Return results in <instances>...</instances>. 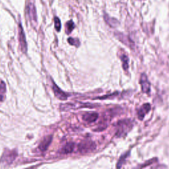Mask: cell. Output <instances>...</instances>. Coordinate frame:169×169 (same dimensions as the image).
<instances>
[{
	"label": "cell",
	"instance_id": "6da1fadb",
	"mask_svg": "<svg viewBox=\"0 0 169 169\" xmlns=\"http://www.w3.org/2000/svg\"><path fill=\"white\" fill-rule=\"evenodd\" d=\"M132 127L133 123L130 119H124L118 121L116 124V136L118 137L125 136L132 129Z\"/></svg>",
	"mask_w": 169,
	"mask_h": 169
},
{
	"label": "cell",
	"instance_id": "7a4b0ae2",
	"mask_svg": "<svg viewBox=\"0 0 169 169\" xmlns=\"http://www.w3.org/2000/svg\"><path fill=\"white\" fill-rule=\"evenodd\" d=\"M17 157V153L15 150L5 149L2 154L0 159V163L4 166L10 165L13 163L16 157Z\"/></svg>",
	"mask_w": 169,
	"mask_h": 169
},
{
	"label": "cell",
	"instance_id": "3957f363",
	"mask_svg": "<svg viewBox=\"0 0 169 169\" xmlns=\"http://www.w3.org/2000/svg\"><path fill=\"white\" fill-rule=\"evenodd\" d=\"M96 149V144L89 140L83 141L78 145V150L81 154L93 152Z\"/></svg>",
	"mask_w": 169,
	"mask_h": 169
},
{
	"label": "cell",
	"instance_id": "277c9868",
	"mask_svg": "<svg viewBox=\"0 0 169 169\" xmlns=\"http://www.w3.org/2000/svg\"><path fill=\"white\" fill-rule=\"evenodd\" d=\"M19 40L21 51L23 53H26L27 51V44H26L25 35H24L23 29L21 23L19 25Z\"/></svg>",
	"mask_w": 169,
	"mask_h": 169
},
{
	"label": "cell",
	"instance_id": "5b68a950",
	"mask_svg": "<svg viewBox=\"0 0 169 169\" xmlns=\"http://www.w3.org/2000/svg\"><path fill=\"white\" fill-rule=\"evenodd\" d=\"M140 84L141 87L142 91L144 93L149 94L151 91V85L149 81L147 75L145 74H142L141 76V79H140Z\"/></svg>",
	"mask_w": 169,
	"mask_h": 169
},
{
	"label": "cell",
	"instance_id": "8992f818",
	"mask_svg": "<svg viewBox=\"0 0 169 169\" xmlns=\"http://www.w3.org/2000/svg\"><path fill=\"white\" fill-rule=\"evenodd\" d=\"M52 89L54 93L55 96L57 97L58 99H60V100H66L69 97V94L65 93L64 91H63L62 89H60L59 87H58V85L56 84L55 83L53 82V85H52Z\"/></svg>",
	"mask_w": 169,
	"mask_h": 169
},
{
	"label": "cell",
	"instance_id": "52a82bcc",
	"mask_svg": "<svg viewBox=\"0 0 169 169\" xmlns=\"http://www.w3.org/2000/svg\"><path fill=\"white\" fill-rule=\"evenodd\" d=\"M116 36L123 44H124L126 45V46L130 47V48H133L134 47V42H133L129 37H127V36H126L124 35V34H121L120 33H116Z\"/></svg>",
	"mask_w": 169,
	"mask_h": 169
},
{
	"label": "cell",
	"instance_id": "ba28073f",
	"mask_svg": "<svg viewBox=\"0 0 169 169\" xmlns=\"http://www.w3.org/2000/svg\"><path fill=\"white\" fill-rule=\"evenodd\" d=\"M151 110V105L149 103H145L141 106L137 111V116H138L139 120H143L145 116Z\"/></svg>",
	"mask_w": 169,
	"mask_h": 169
},
{
	"label": "cell",
	"instance_id": "9c48e42d",
	"mask_svg": "<svg viewBox=\"0 0 169 169\" xmlns=\"http://www.w3.org/2000/svg\"><path fill=\"white\" fill-rule=\"evenodd\" d=\"M52 136H48L45 137L43 139V140L41 141V143H40L39 146H38V148L41 151H45L48 149L50 145L52 143Z\"/></svg>",
	"mask_w": 169,
	"mask_h": 169
},
{
	"label": "cell",
	"instance_id": "30bf717a",
	"mask_svg": "<svg viewBox=\"0 0 169 169\" xmlns=\"http://www.w3.org/2000/svg\"><path fill=\"white\" fill-rule=\"evenodd\" d=\"M98 118V114L96 112H89L83 116V120L88 123L94 122Z\"/></svg>",
	"mask_w": 169,
	"mask_h": 169
},
{
	"label": "cell",
	"instance_id": "8fae6325",
	"mask_svg": "<svg viewBox=\"0 0 169 169\" xmlns=\"http://www.w3.org/2000/svg\"><path fill=\"white\" fill-rule=\"evenodd\" d=\"M28 14L32 21L37 22V11L35 5L32 3H29L28 5Z\"/></svg>",
	"mask_w": 169,
	"mask_h": 169
},
{
	"label": "cell",
	"instance_id": "7c38bea8",
	"mask_svg": "<svg viewBox=\"0 0 169 169\" xmlns=\"http://www.w3.org/2000/svg\"><path fill=\"white\" fill-rule=\"evenodd\" d=\"M104 19H105V21L110 27H116L119 24V22L118 21V20L114 19V18L109 17L107 14H105V15H104Z\"/></svg>",
	"mask_w": 169,
	"mask_h": 169
},
{
	"label": "cell",
	"instance_id": "4fadbf2b",
	"mask_svg": "<svg viewBox=\"0 0 169 169\" xmlns=\"http://www.w3.org/2000/svg\"><path fill=\"white\" fill-rule=\"evenodd\" d=\"M75 144L73 143H67L61 149L62 154H69L73 151Z\"/></svg>",
	"mask_w": 169,
	"mask_h": 169
},
{
	"label": "cell",
	"instance_id": "5bb4252c",
	"mask_svg": "<svg viewBox=\"0 0 169 169\" xmlns=\"http://www.w3.org/2000/svg\"><path fill=\"white\" fill-rule=\"evenodd\" d=\"M6 85L3 81H0V101H3L5 97Z\"/></svg>",
	"mask_w": 169,
	"mask_h": 169
},
{
	"label": "cell",
	"instance_id": "9a60e30c",
	"mask_svg": "<svg viewBox=\"0 0 169 169\" xmlns=\"http://www.w3.org/2000/svg\"><path fill=\"white\" fill-rule=\"evenodd\" d=\"M129 155H130V152H128V153H126L124 155H121L120 159H119L118 163H117V166H116L117 168H120L123 166V164H124V162L126 160V159L128 158V157L129 156Z\"/></svg>",
	"mask_w": 169,
	"mask_h": 169
},
{
	"label": "cell",
	"instance_id": "2e32d148",
	"mask_svg": "<svg viewBox=\"0 0 169 169\" xmlns=\"http://www.w3.org/2000/svg\"><path fill=\"white\" fill-rule=\"evenodd\" d=\"M75 28V24H74V22L73 21H69L66 22V32L67 34V35H69V34H70L73 30Z\"/></svg>",
	"mask_w": 169,
	"mask_h": 169
},
{
	"label": "cell",
	"instance_id": "e0dca14e",
	"mask_svg": "<svg viewBox=\"0 0 169 169\" xmlns=\"http://www.w3.org/2000/svg\"><path fill=\"white\" fill-rule=\"evenodd\" d=\"M121 60L122 62V67L124 70H127L129 67V58L127 56L123 54L121 57Z\"/></svg>",
	"mask_w": 169,
	"mask_h": 169
},
{
	"label": "cell",
	"instance_id": "ac0fdd59",
	"mask_svg": "<svg viewBox=\"0 0 169 169\" xmlns=\"http://www.w3.org/2000/svg\"><path fill=\"white\" fill-rule=\"evenodd\" d=\"M67 41H68L69 44L70 45H72V46H75L76 47H78L80 45V42L78 38H74L70 37L68 38Z\"/></svg>",
	"mask_w": 169,
	"mask_h": 169
},
{
	"label": "cell",
	"instance_id": "d6986e66",
	"mask_svg": "<svg viewBox=\"0 0 169 169\" xmlns=\"http://www.w3.org/2000/svg\"><path fill=\"white\" fill-rule=\"evenodd\" d=\"M54 24H55V29L58 32H60L61 30V21L59 18L58 17H56L54 18Z\"/></svg>",
	"mask_w": 169,
	"mask_h": 169
},
{
	"label": "cell",
	"instance_id": "ffe728a7",
	"mask_svg": "<svg viewBox=\"0 0 169 169\" xmlns=\"http://www.w3.org/2000/svg\"><path fill=\"white\" fill-rule=\"evenodd\" d=\"M118 94V92H115V93H112V94H108V95H106V96H101V97H98V98L99 99H107V98H112V97H114V96H116Z\"/></svg>",
	"mask_w": 169,
	"mask_h": 169
}]
</instances>
